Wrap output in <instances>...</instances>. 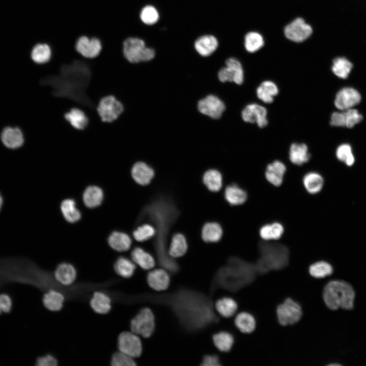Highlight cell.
Here are the masks:
<instances>
[{
	"label": "cell",
	"instance_id": "obj_51",
	"mask_svg": "<svg viewBox=\"0 0 366 366\" xmlns=\"http://www.w3.org/2000/svg\"><path fill=\"white\" fill-rule=\"evenodd\" d=\"M219 358L215 355H206L202 361V364L206 366H216L220 365Z\"/></svg>",
	"mask_w": 366,
	"mask_h": 366
},
{
	"label": "cell",
	"instance_id": "obj_1",
	"mask_svg": "<svg viewBox=\"0 0 366 366\" xmlns=\"http://www.w3.org/2000/svg\"><path fill=\"white\" fill-rule=\"evenodd\" d=\"M260 256L255 266L260 272L279 269L287 265L289 261V250L280 243L261 241L258 245Z\"/></svg>",
	"mask_w": 366,
	"mask_h": 366
},
{
	"label": "cell",
	"instance_id": "obj_12",
	"mask_svg": "<svg viewBox=\"0 0 366 366\" xmlns=\"http://www.w3.org/2000/svg\"><path fill=\"white\" fill-rule=\"evenodd\" d=\"M198 109L202 114L217 119L221 116L225 106L219 98L210 95L199 101Z\"/></svg>",
	"mask_w": 366,
	"mask_h": 366
},
{
	"label": "cell",
	"instance_id": "obj_31",
	"mask_svg": "<svg viewBox=\"0 0 366 366\" xmlns=\"http://www.w3.org/2000/svg\"><path fill=\"white\" fill-rule=\"evenodd\" d=\"M353 67V63L343 56H336L332 61L331 70L334 75L341 78H347Z\"/></svg>",
	"mask_w": 366,
	"mask_h": 366
},
{
	"label": "cell",
	"instance_id": "obj_25",
	"mask_svg": "<svg viewBox=\"0 0 366 366\" xmlns=\"http://www.w3.org/2000/svg\"><path fill=\"white\" fill-rule=\"evenodd\" d=\"M302 184L307 192L311 194H316L322 189L324 179L319 173L311 171L303 176Z\"/></svg>",
	"mask_w": 366,
	"mask_h": 366
},
{
	"label": "cell",
	"instance_id": "obj_6",
	"mask_svg": "<svg viewBox=\"0 0 366 366\" xmlns=\"http://www.w3.org/2000/svg\"><path fill=\"white\" fill-rule=\"evenodd\" d=\"M155 326V317L148 308L140 310L130 323L131 331L144 338H148L152 334Z\"/></svg>",
	"mask_w": 366,
	"mask_h": 366
},
{
	"label": "cell",
	"instance_id": "obj_27",
	"mask_svg": "<svg viewBox=\"0 0 366 366\" xmlns=\"http://www.w3.org/2000/svg\"><path fill=\"white\" fill-rule=\"evenodd\" d=\"M284 232L283 225L277 222L263 225L259 229L260 236L263 240L271 241L280 239Z\"/></svg>",
	"mask_w": 366,
	"mask_h": 366
},
{
	"label": "cell",
	"instance_id": "obj_17",
	"mask_svg": "<svg viewBox=\"0 0 366 366\" xmlns=\"http://www.w3.org/2000/svg\"><path fill=\"white\" fill-rule=\"evenodd\" d=\"M65 120L74 129L78 130L84 129L88 124V117L82 109L74 107L64 114Z\"/></svg>",
	"mask_w": 366,
	"mask_h": 366
},
{
	"label": "cell",
	"instance_id": "obj_49",
	"mask_svg": "<svg viewBox=\"0 0 366 366\" xmlns=\"http://www.w3.org/2000/svg\"><path fill=\"white\" fill-rule=\"evenodd\" d=\"M57 364V359L50 354L41 356L36 361V365L38 366H56Z\"/></svg>",
	"mask_w": 366,
	"mask_h": 366
},
{
	"label": "cell",
	"instance_id": "obj_18",
	"mask_svg": "<svg viewBox=\"0 0 366 366\" xmlns=\"http://www.w3.org/2000/svg\"><path fill=\"white\" fill-rule=\"evenodd\" d=\"M131 175L137 184L145 186L148 184L154 177V171L144 162H138L133 166Z\"/></svg>",
	"mask_w": 366,
	"mask_h": 366
},
{
	"label": "cell",
	"instance_id": "obj_3",
	"mask_svg": "<svg viewBox=\"0 0 366 366\" xmlns=\"http://www.w3.org/2000/svg\"><path fill=\"white\" fill-rule=\"evenodd\" d=\"M123 53L132 64L149 61L155 55L154 49L147 47L144 41L138 37H129L124 41Z\"/></svg>",
	"mask_w": 366,
	"mask_h": 366
},
{
	"label": "cell",
	"instance_id": "obj_5",
	"mask_svg": "<svg viewBox=\"0 0 366 366\" xmlns=\"http://www.w3.org/2000/svg\"><path fill=\"white\" fill-rule=\"evenodd\" d=\"M312 26L302 17L294 18L286 24L283 33L285 38L295 43H301L307 40L313 34Z\"/></svg>",
	"mask_w": 366,
	"mask_h": 366
},
{
	"label": "cell",
	"instance_id": "obj_40",
	"mask_svg": "<svg viewBox=\"0 0 366 366\" xmlns=\"http://www.w3.org/2000/svg\"><path fill=\"white\" fill-rule=\"evenodd\" d=\"M216 309L218 313L224 317H230L236 312L237 304L236 301L230 297H224L216 303Z\"/></svg>",
	"mask_w": 366,
	"mask_h": 366
},
{
	"label": "cell",
	"instance_id": "obj_24",
	"mask_svg": "<svg viewBox=\"0 0 366 366\" xmlns=\"http://www.w3.org/2000/svg\"><path fill=\"white\" fill-rule=\"evenodd\" d=\"M108 242L112 249L120 252L128 251L132 243L130 236L126 233L120 231L112 232L109 236Z\"/></svg>",
	"mask_w": 366,
	"mask_h": 366
},
{
	"label": "cell",
	"instance_id": "obj_13",
	"mask_svg": "<svg viewBox=\"0 0 366 366\" xmlns=\"http://www.w3.org/2000/svg\"><path fill=\"white\" fill-rule=\"evenodd\" d=\"M361 100L359 93L351 87H344L340 90L334 100L335 106L341 110L352 108L358 104Z\"/></svg>",
	"mask_w": 366,
	"mask_h": 366
},
{
	"label": "cell",
	"instance_id": "obj_48",
	"mask_svg": "<svg viewBox=\"0 0 366 366\" xmlns=\"http://www.w3.org/2000/svg\"><path fill=\"white\" fill-rule=\"evenodd\" d=\"M330 125L336 127H346L344 112H333L330 118Z\"/></svg>",
	"mask_w": 366,
	"mask_h": 366
},
{
	"label": "cell",
	"instance_id": "obj_32",
	"mask_svg": "<svg viewBox=\"0 0 366 366\" xmlns=\"http://www.w3.org/2000/svg\"><path fill=\"white\" fill-rule=\"evenodd\" d=\"M265 44L263 36L256 31L248 32L244 37V46L249 53H255L260 50Z\"/></svg>",
	"mask_w": 366,
	"mask_h": 366
},
{
	"label": "cell",
	"instance_id": "obj_29",
	"mask_svg": "<svg viewBox=\"0 0 366 366\" xmlns=\"http://www.w3.org/2000/svg\"><path fill=\"white\" fill-rule=\"evenodd\" d=\"M64 295L55 290H50L44 294L43 303L45 307L52 312L60 311L64 305Z\"/></svg>",
	"mask_w": 366,
	"mask_h": 366
},
{
	"label": "cell",
	"instance_id": "obj_23",
	"mask_svg": "<svg viewBox=\"0 0 366 366\" xmlns=\"http://www.w3.org/2000/svg\"><path fill=\"white\" fill-rule=\"evenodd\" d=\"M291 162L296 165H301L309 161L310 154L307 145L304 143H293L289 152Z\"/></svg>",
	"mask_w": 366,
	"mask_h": 366
},
{
	"label": "cell",
	"instance_id": "obj_10",
	"mask_svg": "<svg viewBox=\"0 0 366 366\" xmlns=\"http://www.w3.org/2000/svg\"><path fill=\"white\" fill-rule=\"evenodd\" d=\"M75 49L83 57L93 59L97 57L101 53L102 44L98 38L81 36L76 42Z\"/></svg>",
	"mask_w": 366,
	"mask_h": 366
},
{
	"label": "cell",
	"instance_id": "obj_42",
	"mask_svg": "<svg viewBox=\"0 0 366 366\" xmlns=\"http://www.w3.org/2000/svg\"><path fill=\"white\" fill-rule=\"evenodd\" d=\"M212 339L216 347L223 352L229 351L234 343V339L232 334L225 331L214 334Z\"/></svg>",
	"mask_w": 366,
	"mask_h": 366
},
{
	"label": "cell",
	"instance_id": "obj_38",
	"mask_svg": "<svg viewBox=\"0 0 366 366\" xmlns=\"http://www.w3.org/2000/svg\"><path fill=\"white\" fill-rule=\"evenodd\" d=\"M203 181L206 187L211 191H219L222 187V176L215 169H210L205 172Z\"/></svg>",
	"mask_w": 366,
	"mask_h": 366
},
{
	"label": "cell",
	"instance_id": "obj_52",
	"mask_svg": "<svg viewBox=\"0 0 366 366\" xmlns=\"http://www.w3.org/2000/svg\"><path fill=\"white\" fill-rule=\"evenodd\" d=\"M3 203V199L0 193V211H1V208L2 207Z\"/></svg>",
	"mask_w": 366,
	"mask_h": 366
},
{
	"label": "cell",
	"instance_id": "obj_36",
	"mask_svg": "<svg viewBox=\"0 0 366 366\" xmlns=\"http://www.w3.org/2000/svg\"><path fill=\"white\" fill-rule=\"evenodd\" d=\"M223 234L221 226L217 223H206L202 229V237L207 242H215L219 241Z\"/></svg>",
	"mask_w": 366,
	"mask_h": 366
},
{
	"label": "cell",
	"instance_id": "obj_39",
	"mask_svg": "<svg viewBox=\"0 0 366 366\" xmlns=\"http://www.w3.org/2000/svg\"><path fill=\"white\" fill-rule=\"evenodd\" d=\"M136 266L130 259L120 257L115 261L114 265L115 272L120 277L124 278L131 277L134 273Z\"/></svg>",
	"mask_w": 366,
	"mask_h": 366
},
{
	"label": "cell",
	"instance_id": "obj_28",
	"mask_svg": "<svg viewBox=\"0 0 366 366\" xmlns=\"http://www.w3.org/2000/svg\"><path fill=\"white\" fill-rule=\"evenodd\" d=\"M224 195L226 201L232 205L242 204L248 199L247 192L235 184L227 186Z\"/></svg>",
	"mask_w": 366,
	"mask_h": 366
},
{
	"label": "cell",
	"instance_id": "obj_44",
	"mask_svg": "<svg viewBox=\"0 0 366 366\" xmlns=\"http://www.w3.org/2000/svg\"><path fill=\"white\" fill-rule=\"evenodd\" d=\"M155 228L151 225L145 224L137 227L133 232V236L138 241L147 240L156 234Z\"/></svg>",
	"mask_w": 366,
	"mask_h": 366
},
{
	"label": "cell",
	"instance_id": "obj_47",
	"mask_svg": "<svg viewBox=\"0 0 366 366\" xmlns=\"http://www.w3.org/2000/svg\"><path fill=\"white\" fill-rule=\"evenodd\" d=\"M346 120V127L348 128L353 127L362 119V115L355 109L350 108L344 110Z\"/></svg>",
	"mask_w": 366,
	"mask_h": 366
},
{
	"label": "cell",
	"instance_id": "obj_9",
	"mask_svg": "<svg viewBox=\"0 0 366 366\" xmlns=\"http://www.w3.org/2000/svg\"><path fill=\"white\" fill-rule=\"evenodd\" d=\"M225 64L226 66L218 73L219 80L223 82L230 81L241 84L243 81L244 74L240 62L234 57H230Z\"/></svg>",
	"mask_w": 366,
	"mask_h": 366
},
{
	"label": "cell",
	"instance_id": "obj_43",
	"mask_svg": "<svg viewBox=\"0 0 366 366\" xmlns=\"http://www.w3.org/2000/svg\"><path fill=\"white\" fill-rule=\"evenodd\" d=\"M139 15L141 21L146 25L154 24L159 18L158 11L151 5L143 7L141 9Z\"/></svg>",
	"mask_w": 366,
	"mask_h": 366
},
{
	"label": "cell",
	"instance_id": "obj_20",
	"mask_svg": "<svg viewBox=\"0 0 366 366\" xmlns=\"http://www.w3.org/2000/svg\"><path fill=\"white\" fill-rule=\"evenodd\" d=\"M218 46L217 39L212 35L200 37L195 42L196 51L202 56H208L215 51Z\"/></svg>",
	"mask_w": 366,
	"mask_h": 366
},
{
	"label": "cell",
	"instance_id": "obj_8",
	"mask_svg": "<svg viewBox=\"0 0 366 366\" xmlns=\"http://www.w3.org/2000/svg\"><path fill=\"white\" fill-rule=\"evenodd\" d=\"M117 347L118 351L133 358L139 357L142 350L140 338L132 331H124L120 333L117 339Z\"/></svg>",
	"mask_w": 366,
	"mask_h": 366
},
{
	"label": "cell",
	"instance_id": "obj_21",
	"mask_svg": "<svg viewBox=\"0 0 366 366\" xmlns=\"http://www.w3.org/2000/svg\"><path fill=\"white\" fill-rule=\"evenodd\" d=\"M89 304L94 311L99 314H106L111 309L110 297L102 291H96L93 293Z\"/></svg>",
	"mask_w": 366,
	"mask_h": 366
},
{
	"label": "cell",
	"instance_id": "obj_34",
	"mask_svg": "<svg viewBox=\"0 0 366 366\" xmlns=\"http://www.w3.org/2000/svg\"><path fill=\"white\" fill-rule=\"evenodd\" d=\"M62 214L68 222L75 223L81 218V213L76 206L75 201L72 199L63 200L60 205Z\"/></svg>",
	"mask_w": 366,
	"mask_h": 366
},
{
	"label": "cell",
	"instance_id": "obj_11",
	"mask_svg": "<svg viewBox=\"0 0 366 366\" xmlns=\"http://www.w3.org/2000/svg\"><path fill=\"white\" fill-rule=\"evenodd\" d=\"M267 114V110L264 107L256 103H251L242 110L241 117L246 122L255 123L259 127L263 128L268 123Z\"/></svg>",
	"mask_w": 366,
	"mask_h": 366
},
{
	"label": "cell",
	"instance_id": "obj_37",
	"mask_svg": "<svg viewBox=\"0 0 366 366\" xmlns=\"http://www.w3.org/2000/svg\"><path fill=\"white\" fill-rule=\"evenodd\" d=\"M187 248L185 236L180 233H177L172 238L168 254L172 258L179 257L186 253Z\"/></svg>",
	"mask_w": 366,
	"mask_h": 366
},
{
	"label": "cell",
	"instance_id": "obj_30",
	"mask_svg": "<svg viewBox=\"0 0 366 366\" xmlns=\"http://www.w3.org/2000/svg\"><path fill=\"white\" fill-rule=\"evenodd\" d=\"M279 93L277 85L272 81L262 82L257 87L256 93L259 99L265 103H271Z\"/></svg>",
	"mask_w": 366,
	"mask_h": 366
},
{
	"label": "cell",
	"instance_id": "obj_16",
	"mask_svg": "<svg viewBox=\"0 0 366 366\" xmlns=\"http://www.w3.org/2000/svg\"><path fill=\"white\" fill-rule=\"evenodd\" d=\"M77 273L71 264L64 262L57 265L54 272L55 280L64 286H70L76 280Z\"/></svg>",
	"mask_w": 366,
	"mask_h": 366
},
{
	"label": "cell",
	"instance_id": "obj_2",
	"mask_svg": "<svg viewBox=\"0 0 366 366\" xmlns=\"http://www.w3.org/2000/svg\"><path fill=\"white\" fill-rule=\"evenodd\" d=\"M323 298L326 306L330 310H351L354 306L355 292L348 283L332 280L325 285Z\"/></svg>",
	"mask_w": 366,
	"mask_h": 366
},
{
	"label": "cell",
	"instance_id": "obj_46",
	"mask_svg": "<svg viewBox=\"0 0 366 366\" xmlns=\"http://www.w3.org/2000/svg\"><path fill=\"white\" fill-rule=\"evenodd\" d=\"M112 366H134L136 365L134 358L118 351L115 352L110 359Z\"/></svg>",
	"mask_w": 366,
	"mask_h": 366
},
{
	"label": "cell",
	"instance_id": "obj_22",
	"mask_svg": "<svg viewBox=\"0 0 366 366\" xmlns=\"http://www.w3.org/2000/svg\"><path fill=\"white\" fill-rule=\"evenodd\" d=\"M51 47L46 43H38L32 48L30 58L34 63L42 65L48 63L52 57Z\"/></svg>",
	"mask_w": 366,
	"mask_h": 366
},
{
	"label": "cell",
	"instance_id": "obj_15",
	"mask_svg": "<svg viewBox=\"0 0 366 366\" xmlns=\"http://www.w3.org/2000/svg\"><path fill=\"white\" fill-rule=\"evenodd\" d=\"M286 167L281 161L276 160L269 164L265 171V177L268 182L275 187L280 186L284 180Z\"/></svg>",
	"mask_w": 366,
	"mask_h": 366
},
{
	"label": "cell",
	"instance_id": "obj_45",
	"mask_svg": "<svg viewBox=\"0 0 366 366\" xmlns=\"http://www.w3.org/2000/svg\"><path fill=\"white\" fill-rule=\"evenodd\" d=\"M336 156L341 161L344 162L347 166H351L354 163V157L350 145L343 144L340 145L336 150Z\"/></svg>",
	"mask_w": 366,
	"mask_h": 366
},
{
	"label": "cell",
	"instance_id": "obj_19",
	"mask_svg": "<svg viewBox=\"0 0 366 366\" xmlns=\"http://www.w3.org/2000/svg\"><path fill=\"white\" fill-rule=\"evenodd\" d=\"M147 280L149 286L157 291L166 289L170 282L168 273L163 269H156L147 274Z\"/></svg>",
	"mask_w": 366,
	"mask_h": 366
},
{
	"label": "cell",
	"instance_id": "obj_41",
	"mask_svg": "<svg viewBox=\"0 0 366 366\" xmlns=\"http://www.w3.org/2000/svg\"><path fill=\"white\" fill-rule=\"evenodd\" d=\"M309 271L312 277L321 279L331 274L333 268L329 263L325 261H319L311 264Z\"/></svg>",
	"mask_w": 366,
	"mask_h": 366
},
{
	"label": "cell",
	"instance_id": "obj_7",
	"mask_svg": "<svg viewBox=\"0 0 366 366\" xmlns=\"http://www.w3.org/2000/svg\"><path fill=\"white\" fill-rule=\"evenodd\" d=\"M302 313L300 306L290 298H287L277 308L278 321L283 326L296 323L300 319Z\"/></svg>",
	"mask_w": 366,
	"mask_h": 366
},
{
	"label": "cell",
	"instance_id": "obj_50",
	"mask_svg": "<svg viewBox=\"0 0 366 366\" xmlns=\"http://www.w3.org/2000/svg\"><path fill=\"white\" fill-rule=\"evenodd\" d=\"M12 305V300L8 295L0 294V313L9 312L11 309Z\"/></svg>",
	"mask_w": 366,
	"mask_h": 366
},
{
	"label": "cell",
	"instance_id": "obj_35",
	"mask_svg": "<svg viewBox=\"0 0 366 366\" xmlns=\"http://www.w3.org/2000/svg\"><path fill=\"white\" fill-rule=\"evenodd\" d=\"M235 324L242 332L249 333L255 329L256 320L251 314L243 312L237 315L235 318Z\"/></svg>",
	"mask_w": 366,
	"mask_h": 366
},
{
	"label": "cell",
	"instance_id": "obj_14",
	"mask_svg": "<svg viewBox=\"0 0 366 366\" xmlns=\"http://www.w3.org/2000/svg\"><path fill=\"white\" fill-rule=\"evenodd\" d=\"M3 144L10 149H16L22 146L24 137L21 130L17 127H7L4 129L1 134Z\"/></svg>",
	"mask_w": 366,
	"mask_h": 366
},
{
	"label": "cell",
	"instance_id": "obj_26",
	"mask_svg": "<svg viewBox=\"0 0 366 366\" xmlns=\"http://www.w3.org/2000/svg\"><path fill=\"white\" fill-rule=\"evenodd\" d=\"M104 194L102 190L96 186L87 187L83 194V201L88 208H95L99 206L103 199Z\"/></svg>",
	"mask_w": 366,
	"mask_h": 366
},
{
	"label": "cell",
	"instance_id": "obj_4",
	"mask_svg": "<svg viewBox=\"0 0 366 366\" xmlns=\"http://www.w3.org/2000/svg\"><path fill=\"white\" fill-rule=\"evenodd\" d=\"M96 110L102 121L112 123L123 113L124 106L115 96L108 95L100 99Z\"/></svg>",
	"mask_w": 366,
	"mask_h": 366
},
{
	"label": "cell",
	"instance_id": "obj_33",
	"mask_svg": "<svg viewBox=\"0 0 366 366\" xmlns=\"http://www.w3.org/2000/svg\"><path fill=\"white\" fill-rule=\"evenodd\" d=\"M131 257L134 262L144 269H150L155 266L153 257L140 248H136L132 251Z\"/></svg>",
	"mask_w": 366,
	"mask_h": 366
}]
</instances>
